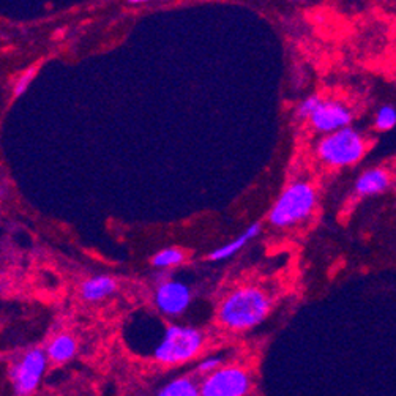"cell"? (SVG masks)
I'll list each match as a JSON object with an SVG mask.
<instances>
[{
  "instance_id": "obj_10",
  "label": "cell",
  "mask_w": 396,
  "mask_h": 396,
  "mask_svg": "<svg viewBox=\"0 0 396 396\" xmlns=\"http://www.w3.org/2000/svg\"><path fill=\"white\" fill-rule=\"evenodd\" d=\"M117 289V283L114 278L108 275L92 276L81 284L79 294L86 302H100L103 298L114 294Z\"/></svg>"
},
{
  "instance_id": "obj_13",
  "label": "cell",
  "mask_w": 396,
  "mask_h": 396,
  "mask_svg": "<svg viewBox=\"0 0 396 396\" xmlns=\"http://www.w3.org/2000/svg\"><path fill=\"white\" fill-rule=\"evenodd\" d=\"M157 396H203L200 395V385L191 378H176L164 384L157 392Z\"/></svg>"
},
{
  "instance_id": "obj_12",
  "label": "cell",
  "mask_w": 396,
  "mask_h": 396,
  "mask_svg": "<svg viewBox=\"0 0 396 396\" xmlns=\"http://www.w3.org/2000/svg\"><path fill=\"white\" fill-rule=\"evenodd\" d=\"M259 232H261V225L259 223L249 225L247 231L240 234L237 239H234L232 242L226 243V245L213 249V251L208 254V259H210V261H223V259L231 258V256H234L235 253H239L240 249L245 247L249 240L254 239Z\"/></svg>"
},
{
  "instance_id": "obj_8",
  "label": "cell",
  "mask_w": 396,
  "mask_h": 396,
  "mask_svg": "<svg viewBox=\"0 0 396 396\" xmlns=\"http://www.w3.org/2000/svg\"><path fill=\"white\" fill-rule=\"evenodd\" d=\"M312 128L325 136L344 130L352 122V111L339 101H322L310 119Z\"/></svg>"
},
{
  "instance_id": "obj_7",
  "label": "cell",
  "mask_w": 396,
  "mask_h": 396,
  "mask_svg": "<svg viewBox=\"0 0 396 396\" xmlns=\"http://www.w3.org/2000/svg\"><path fill=\"white\" fill-rule=\"evenodd\" d=\"M154 302L162 315L177 317L188 310L191 303V289L179 280L163 281L155 289Z\"/></svg>"
},
{
  "instance_id": "obj_14",
  "label": "cell",
  "mask_w": 396,
  "mask_h": 396,
  "mask_svg": "<svg viewBox=\"0 0 396 396\" xmlns=\"http://www.w3.org/2000/svg\"><path fill=\"white\" fill-rule=\"evenodd\" d=\"M185 261V253L180 248H164L158 251L150 264L155 268H172L180 266Z\"/></svg>"
},
{
  "instance_id": "obj_5",
  "label": "cell",
  "mask_w": 396,
  "mask_h": 396,
  "mask_svg": "<svg viewBox=\"0 0 396 396\" xmlns=\"http://www.w3.org/2000/svg\"><path fill=\"white\" fill-rule=\"evenodd\" d=\"M46 351L32 347L10 368V382L15 396H32L38 390L47 366Z\"/></svg>"
},
{
  "instance_id": "obj_2",
  "label": "cell",
  "mask_w": 396,
  "mask_h": 396,
  "mask_svg": "<svg viewBox=\"0 0 396 396\" xmlns=\"http://www.w3.org/2000/svg\"><path fill=\"white\" fill-rule=\"evenodd\" d=\"M205 338L203 332L188 325H168L163 329L150 351L152 358L159 365L174 366L188 363L203 351Z\"/></svg>"
},
{
  "instance_id": "obj_16",
  "label": "cell",
  "mask_w": 396,
  "mask_h": 396,
  "mask_svg": "<svg viewBox=\"0 0 396 396\" xmlns=\"http://www.w3.org/2000/svg\"><path fill=\"white\" fill-rule=\"evenodd\" d=\"M321 103L322 100L319 98L317 95L308 96V98L300 101V104L297 106V115L300 117V119H311V115L316 113V109L319 108V104Z\"/></svg>"
},
{
  "instance_id": "obj_6",
  "label": "cell",
  "mask_w": 396,
  "mask_h": 396,
  "mask_svg": "<svg viewBox=\"0 0 396 396\" xmlns=\"http://www.w3.org/2000/svg\"><path fill=\"white\" fill-rule=\"evenodd\" d=\"M251 390V376L239 365L221 366L200 382L203 396H247Z\"/></svg>"
},
{
  "instance_id": "obj_18",
  "label": "cell",
  "mask_w": 396,
  "mask_h": 396,
  "mask_svg": "<svg viewBox=\"0 0 396 396\" xmlns=\"http://www.w3.org/2000/svg\"><path fill=\"white\" fill-rule=\"evenodd\" d=\"M221 363H223V358H221L220 356H210V357L204 358L203 362H199L198 373L203 374V376L205 378V376H208V374H212L217 370H220Z\"/></svg>"
},
{
  "instance_id": "obj_3",
  "label": "cell",
  "mask_w": 396,
  "mask_h": 396,
  "mask_svg": "<svg viewBox=\"0 0 396 396\" xmlns=\"http://www.w3.org/2000/svg\"><path fill=\"white\" fill-rule=\"evenodd\" d=\"M317 204V194L312 183L297 180L284 188L268 212L270 225L290 227L307 221Z\"/></svg>"
},
{
  "instance_id": "obj_15",
  "label": "cell",
  "mask_w": 396,
  "mask_h": 396,
  "mask_svg": "<svg viewBox=\"0 0 396 396\" xmlns=\"http://www.w3.org/2000/svg\"><path fill=\"white\" fill-rule=\"evenodd\" d=\"M374 127L379 131H390L396 127V108L385 104L379 108L376 117H374Z\"/></svg>"
},
{
  "instance_id": "obj_1",
  "label": "cell",
  "mask_w": 396,
  "mask_h": 396,
  "mask_svg": "<svg viewBox=\"0 0 396 396\" xmlns=\"http://www.w3.org/2000/svg\"><path fill=\"white\" fill-rule=\"evenodd\" d=\"M272 300L259 288L247 286L232 290L218 308V322L231 332L249 330L268 316Z\"/></svg>"
},
{
  "instance_id": "obj_9",
  "label": "cell",
  "mask_w": 396,
  "mask_h": 396,
  "mask_svg": "<svg viewBox=\"0 0 396 396\" xmlns=\"http://www.w3.org/2000/svg\"><path fill=\"white\" fill-rule=\"evenodd\" d=\"M388 186H390V172L384 168H373L365 171L356 180L353 188L360 198H366L384 193Z\"/></svg>"
},
{
  "instance_id": "obj_17",
  "label": "cell",
  "mask_w": 396,
  "mask_h": 396,
  "mask_svg": "<svg viewBox=\"0 0 396 396\" xmlns=\"http://www.w3.org/2000/svg\"><path fill=\"white\" fill-rule=\"evenodd\" d=\"M35 74H37V67H32L29 69H26V72L16 79L15 87H13V95L21 96L23 94H26V90L29 89V86L32 84Z\"/></svg>"
},
{
  "instance_id": "obj_4",
  "label": "cell",
  "mask_w": 396,
  "mask_h": 396,
  "mask_svg": "<svg viewBox=\"0 0 396 396\" xmlns=\"http://www.w3.org/2000/svg\"><path fill=\"white\" fill-rule=\"evenodd\" d=\"M366 150L368 145L363 135L352 127L324 136L316 149L319 159L332 168H347L357 164L365 157Z\"/></svg>"
},
{
  "instance_id": "obj_11",
  "label": "cell",
  "mask_w": 396,
  "mask_h": 396,
  "mask_svg": "<svg viewBox=\"0 0 396 396\" xmlns=\"http://www.w3.org/2000/svg\"><path fill=\"white\" fill-rule=\"evenodd\" d=\"M76 349H78L76 339L68 333H60L47 344L46 356L54 363H67L76 356Z\"/></svg>"
}]
</instances>
